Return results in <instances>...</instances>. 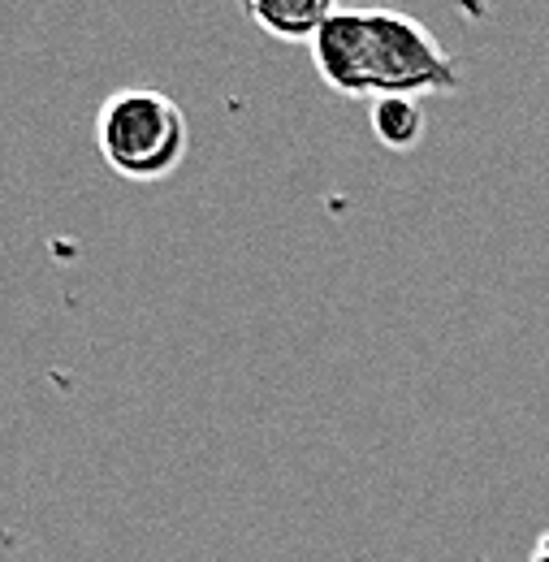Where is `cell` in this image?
<instances>
[{
  "instance_id": "1",
  "label": "cell",
  "mask_w": 549,
  "mask_h": 562,
  "mask_svg": "<svg viewBox=\"0 0 549 562\" xmlns=\"http://www.w3.org/2000/svg\"><path fill=\"white\" fill-rule=\"evenodd\" d=\"M312 66L321 82L350 100L377 95H441L459 91L455 57L441 40L394 9H338L312 35Z\"/></svg>"
},
{
  "instance_id": "2",
  "label": "cell",
  "mask_w": 549,
  "mask_h": 562,
  "mask_svg": "<svg viewBox=\"0 0 549 562\" xmlns=\"http://www.w3.org/2000/svg\"><path fill=\"white\" fill-rule=\"evenodd\" d=\"M96 151L113 173L131 182H160L191 151L187 113L156 87L113 91L96 113Z\"/></svg>"
},
{
  "instance_id": "3",
  "label": "cell",
  "mask_w": 549,
  "mask_h": 562,
  "mask_svg": "<svg viewBox=\"0 0 549 562\" xmlns=\"http://www.w3.org/2000/svg\"><path fill=\"white\" fill-rule=\"evenodd\" d=\"M334 13L329 0H260L247 4V18L285 44H312V35L325 26V18Z\"/></svg>"
},
{
  "instance_id": "4",
  "label": "cell",
  "mask_w": 549,
  "mask_h": 562,
  "mask_svg": "<svg viewBox=\"0 0 549 562\" xmlns=\"http://www.w3.org/2000/svg\"><path fill=\"white\" fill-rule=\"evenodd\" d=\"M368 122H372L377 139L385 143L390 151H415L424 131H428L424 104L412 100V95H377V100H368Z\"/></svg>"
},
{
  "instance_id": "5",
  "label": "cell",
  "mask_w": 549,
  "mask_h": 562,
  "mask_svg": "<svg viewBox=\"0 0 549 562\" xmlns=\"http://www.w3.org/2000/svg\"><path fill=\"white\" fill-rule=\"evenodd\" d=\"M533 562H549V532L537 537V546H533Z\"/></svg>"
}]
</instances>
